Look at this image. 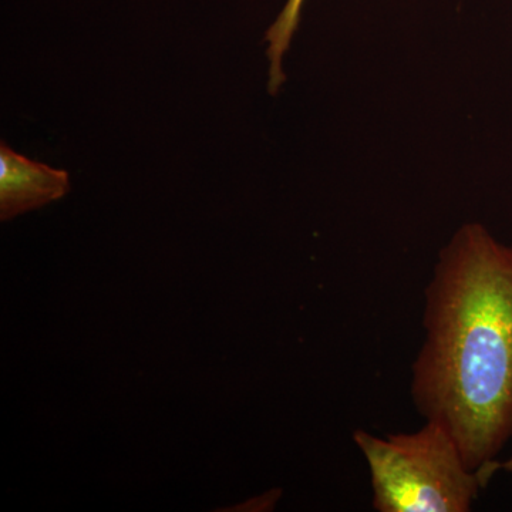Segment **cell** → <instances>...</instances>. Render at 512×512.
Returning a JSON list of instances; mask_svg holds the SVG:
<instances>
[{
    "instance_id": "cell-4",
    "label": "cell",
    "mask_w": 512,
    "mask_h": 512,
    "mask_svg": "<svg viewBox=\"0 0 512 512\" xmlns=\"http://www.w3.org/2000/svg\"><path fill=\"white\" fill-rule=\"evenodd\" d=\"M303 3L305 0H288L274 25L266 32L265 40L268 42L266 55L269 59L268 90L272 96H275L281 90L282 84L285 83L286 77L282 60L291 47L293 35L298 29Z\"/></svg>"
},
{
    "instance_id": "cell-2",
    "label": "cell",
    "mask_w": 512,
    "mask_h": 512,
    "mask_svg": "<svg viewBox=\"0 0 512 512\" xmlns=\"http://www.w3.org/2000/svg\"><path fill=\"white\" fill-rule=\"evenodd\" d=\"M379 512H467L495 473L467 467L456 440L426 421L416 433L377 437L356 430Z\"/></svg>"
},
{
    "instance_id": "cell-5",
    "label": "cell",
    "mask_w": 512,
    "mask_h": 512,
    "mask_svg": "<svg viewBox=\"0 0 512 512\" xmlns=\"http://www.w3.org/2000/svg\"><path fill=\"white\" fill-rule=\"evenodd\" d=\"M501 470L507 471L512 476V456L507 461H504V463H501Z\"/></svg>"
},
{
    "instance_id": "cell-1",
    "label": "cell",
    "mask_w": 512,
    "mask_h": 512,
    "mask_svg": "<svg viewBox=\"0 0 512 512\" xmlns=\"http://www.w3.org/2000/svg\"><path fill=\"white\" fill-rule=\"evenodd\" d=\"M423 328L414 406L470 470L497 473L512 439V245L477 222L458 229L424 291Z\"/></svg>"
},
{
    "instance_id": "cell-3",
    "label": "cell",
    "mask_w": 512,
    "mask_h": 512,
    "mask_svg": "<svg viewBox=\"0 0 512 512\" xmlns=\"http://www.w3.org/2000/svg\"><path fill=\"white\" fill-rule=\"evenodd\" d=\"M70 191L69 173L16 153L0 144V220L60 200Z\"/></svg>"
}]
</instances>
